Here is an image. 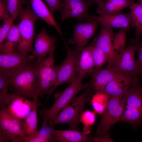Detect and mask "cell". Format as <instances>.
Here are the masks:
<instances>
[{"label": "cell", "mask_w": 142, "mask_h": 142, "mask_svg": "<svg viewBox=\"0 0 142 142\" xmlns=\"http://www.w3.org/2000/svg\"><path fill=\"white\" fill-rule=\"evenodd\" d=\"M139 77L135 76L131 85L124 96L126 98L123 113L118 121L142 126V89Z\"/></svg>", "instance_id": "4"}, {"label": "cell", "mask_w": 142, "mask_h": 142, "mask_svg": "<svg viewBox=\"0 0 142 142\" xmlns=\"http://www.w3.org/2000/svg\"><path fill=\"white\" fill-rule=\"evenodd\" d=\"M44 0L47 4L49 9L53 15L57 11L61 10L63 4L62 0Z\"/></svg>", "instance_id": "36"}, {"label": "cell", "mask_w": 142, "mask_h": 142, "mask_svg": "<svg viewBox=\"0 0 142 142\" xmlns=\"http://www.w3.org/2000/svg\"><path fill=\"white\" fill-rule=\"evenodd\" d=\"M138 57L136 63L138 76L142 78V41L136 44Z\"/></svg>", "instance_id": "35"}, {"label": "cell", "mask_w": 142, "mask_h": 142, "mask_svg": "<svg viewBox=\"0 0 142 142\" xmlns=\"http://www.w3.org/2000/svg\"><path fill=\"white\" fill-rule=\"evenodd\" d=\"M55 49L52 50L48 56L39 61L36 62V74L37 80L38 97L44 98L55 84L56 74L54 65V55Z\"/></svg>", "instance_id": "6"}, {"label": "cell", "mask_w": 142, "mask_h": 142, "mask_svg": "<svg viewBox=\"0 0 142 142\" xmlns=\"http://www.w3.org/2000/svg\"><path fill=\"white\" fill-rule=\"evenodd\" d=\"M19 38L18 24L14 23L6 39L0 44V54L17 52Z\"/></svg>", "instance_id": "24"}, {"label": "cell", "mask_w": 142, "mask_h": 142, "mask_svg": "<svg viewBox=\"0 0 142 142\" xmlns=\"http://www.w3.org/2000/svg\"><path fill=\"white\" fill-rule=\"evenodd\" d=\"M138 1V2L140 0H137Z\"/></svg>", "instance_id": "43"}, {"label": "cell", "mask_w": 142, "mask_h": 142, "mask_svg": "<svg viewBox=\"0 0 142 142\" xmlns=\"http://www.w3.org/2000/svg\"><path fill=\"white\" fill-rule=\"evenodd\" d=\"M86 0L93 1H94L96 2L97 4L101 3L104 1L103 0Z\"/></svg>", "instance_id": "40"}, {"label": "cell", "mask_w": 142, "mask_h": 142, "mask_svg": "<svg viewBox=\"0 0 142 142\" xmlns=\"http://www.w3.org/2000/svg\"><path fill=\"white\" fill-rule=\"evenodd\" d=\"M33 100H28L18 94L7 107L11 114L17 118L23 120L32 110Z\"/></svg>", "instance_id": "21"}, {"label": "cell", "mask_w": 142, "mask_h": 142, "mask_svg": "<svg viewBox=\"0 0 142 142\" xmlns=\"http://www.w3.org/2000/svg\"><path fill=\"white\" fill-rule=\"evenodd\" d=\"M92 45L85 47L77 56L76 62L78 78L83 79L95 66L92 56Z\"/></svg>", "instance_id": "22"}, {"label": "cell", "mask_w": 142, "mask_h": 142, "mask_svg": "<svg viewBox=\"0 0 142 142\" xmlns=\"http://www.w3.org/2000/svg\"><path fill=\"white\" fill-rule=\"evenodd\" d=\"M18 24L19 38L17 52L28 55L34 50L33 44L34 36L36 21L39 19L33 11L30 4L24 9L18 17Z\"/></svg>", "instance_id": "5"}, {"label": "cell", "mask_w": 142, "mask_h": 142, "mask_svg": "<svg viewBox=\"0 0 142 142\" xmlns=\"http://www.w3.org/2000/svg\"><path fill=\"white\" fill-rule=\"evenodd\" d=\"M9 12L5 3L0 0V20L3 21L11 18Z\"/></svg>", "instance_id": "38"}, {"label": "cell", "mask_w": 142, "mask_h": 142, "mask_svg": "<svg viewBox=\"0 0 142 142\" xmlns=\"http://www.w3.org/2000/svg\"><path fill=\"white\" fill-rule=\"evenodd\" d=\"M96 12L100 15L113 14L118 13L123 9L107 1L97 4Z\"/></svg>", "instance_id": "31"}, {"label": "cell", "mask_w": 142, "mask_h": 142, "mask_svg": "<svg viewBox=\"0 0 142 142\" xmlns=\"http://www.w3.org/2000/svg\"><path fill=\"white\" fill-rule=\"evenodd\" d=\"M141 87L142 89V85L141 86Z\"/></svg>", "instance_id": "44"}, {"label": "cell", "mask_w": 142, "mask_h": 142, "mask_svg": "<svg viewBox=\"0 0 142 142\" xmlns=\"http://www.w3.org/2000/svg\"><path fill=\"white\" fill-rule=\"evenodd\" d=\"M83 79L78 78L63 91L55 93L54 95L55 102L48 109H43L39 111L40 116L42 120V128L46 127L47 124L51 123L79 92L89 87L88 83L83 84L82 83Z\"/></svg>", "instance_id": "2"}, {"label": "cell", "mask_w": 142, "mask_h": 142, "mask_svg": "<svg viewBox=\"0 0 142 142\" xmlns=\"http://www.w3.org/2000/svg\"><path fill=\"white\" fill-rule=\"evenodd\" d=\"M23 120L9 113L6 109L0 110V142H12L23 136L22 130Z\"/></svg>", "instance_id": "10"}, {"label": "cell", "mask_w": 142, "mask_h": 142, "mask_svg": "<svg viewBox=\"0 0 142 142\" xmlns=\"http://www.w3.org/2000/svg\"><path fill=\"white\" fill-rule=\"evenodd\" d=\"M138 2L140 3V4L142 6V0H140Z\"/></svg>", "instance_id": "41"}, {"label": "cell", "mask_w": 142, "mask_h": 142, "mask_svg": "<svg viewBox=\"0 0 142 142\" xmlns=\"http://www.w3.org/2000/svg\"><path fill=\"white\" fill-rule=\"evenodd\" d=\"M129 7L136 27L135 38L133 42L136 43L142 33V6L134 2Z\"/></svg>", "instance_id": "26"}, {"label": "cell", "mask_w": 142, "mask_h": 142, "mask_svg": "<svg viewBox=\"0 0 142 142\" xmlns=\"http://www.w3.org/2000/svg\"><path fill=\"white\" fill-rule=\"evenodd\" d=\"M33 108L25 118L23 119L22 130L23 136L29 137L37 134L38 131L37 108L39 100L33 99Z\"/></svg>", "instance_id": "23"}, {"label": "cell", "mask_w": 142, "mask_h": 142, "mask_svg": "<svg viewBox=\"0 0 142 142\" xmlns=\"http://www.w3.org/2000/svg\"><path fill=\"white\" fill-rule=\"evenodd\" d=\"M57 40L56 37L51 36L47 33L46 29H43L36 36L34 51L31 56L37 59V62L41 61L52 50L55 49Z\"/></svg>", "instance_id": "16"}, {"label": "cell", "mask_w": 142, "mask_h": 142, "mask_svg": "<svg viewBox=\"0 0 142 142\" xmlns=\"http://www.w3.org/2000/svg\"><path fill=\"white\" fill-rule=\"evenodd\" d=\"M92 45V56L95 66L97 68H101L106 62H108V56L101 48L95 45Z\"/></svg>", "instance_id": "32"}, {"label": "cell", "mask_w": 142, "mask_h": 142, "mask_svg": "<svg viewBox=\"0 0 142 142\" xmlns=\"http://www.w3.org/2000/svg\"><path fill=\"white\" fill-rule=\"evenodd\" d=\"M99 22L94 20L84 23H79L74 26L73 37L69 40L70 44L76 45L74 49L81 52L85 47L90 38L95 34Z\"/></svg>", "instance_id": "12"}, {"label": "cell", "mask_w": 142, "mask_h": 142, "mask_svg": "<svg viewBox=\"0 0 142 142\" xmlns=\"http://www.w3.org/2000/svg\"><path fill=\"white\" fill-rule=\"evenodd\" d=\"M125 72H118L106 87L104 93L109 97H122L130 87L135 77Z\"/></svg>", "instance_id": "15"}, {"label": "cell", "mask_w": 142, "mask_h": 142, "mask_svg": "<svg viewBox=\"0 0 142 142\" xmlns=\"http://www.w3.org/2000/svg\"><path fill=\"white\" fill-rule=\"evenodd\" d=\"M36 61L9 74L4 75L16 92L26 98H32L39 100L38 89L36 74Z\"/></svg>", "instance_id": "1"}, {"label": "cell", "mask_w": 142, "mask_h": 142, "mask_svg": "<svg viewBox=\"0 0 142 142\" xmlns=\"http://www.w3.org/2000/svg\"><path fill=\"white\" fill-rule=\"evenodd\" d=\"M100 24V32L94 39L93 45L99 47L106 54L108 58L107 67H110L113 60L118 52L115 51L112 42L114 34L112 29Z\"/></svg>", "instance_id": "18"}, {"label": "cell", "mask_w": 142, "mask_h": 142, "mask_svg": "<svg viewBox=\"0 0 142 142\" xmlns=\"http://www.w3.org/2000/svg\"><path fill=\"white\" fill-rule=\"evenodd\" d=\"M126 30L120 29L119 31L114 35L113 45L116 52H118L121 49L126 47Z\"/></svg>", "instance_id": "33"}, {"label": "cell", "mask_w": 142, "mask_h": 142, "mask_svg": "<svg viewBox=\"0 0 142 142\" xmlns=\"http://www.w3.org/2000/svg\"><path fill=\"white\" fill-rule=\"evenodd\" d=\"M51 142L50 131L47 132L38 131L36 134L29 137L21 136L14 140L13 142Z\"/></svg>", "instance_id": "29"}, {"label": "cell", "mask_w": 142, "mask_h": 142, "mask_svg": "<svg viewBox=\"0 0 142 142\" xmlns=\"http://www.w3.org/2000/svg\"><path fill=\"white\" fill-rule=\"evenodd\" d=\"M122 9L129 7L134 2L133 0H107Z\"/></svg>", "instance_id": "37"}, {"label": "cell", "mask_w": 142, "mask_h": 142, "mask_svg": "<svg viewBox=\"0 0 142 142\" xmlns=\"http://www.w3.org/2000/svg\"><path fill=\"white\" fill-rule=\"evenodd\" d=\"M95 2L86 0H64L60 11L62 21L69 18L77 19L80 23L90 22L94 20L88 13L89 8Z\"/></svg>", "instance_id": "9"}, {"label": "cell", "mask_w": 142, "mask_h": 142, "mask_svg": "<svg viewBox=\"0 0 142 142\" xmlns=\"http://www.w3.org/2000/svg\"><path fill=\"white\" fill-rule=\"evenodd\" d=\"M137 49L136 44H133L120 50L110 67L118 72H126L134 76H138L135 59Z\"/></svg>", "instance_id": "11"}, {"label": "cell", "mask_w": 142, "mask_h": 142, "mask_svg": "<svg viewBox=\"0 0 142 142\" xmlns=\"http://www.w3.org/2000/svg\"><path fill=\"white\" fill-rule=\"evenodd\" d=\"M96 112L94 111L86 110L83 111L80 119V122L84 125L83 132L88 135L91 131V126L95 123L96 120Z\"/></svg>", "instance_id": "30"}, {"label": "cell", "mask_w": 142, "mask_h": 142, "mask_svg": "<svg viewBox=\"0 0 142 142\" xmlns=\"http://www.w3.org/2000/svg\"><path fill=\"white\" fill-rule=\"evenodd\" d=\"M28 55L17 52L0 54V74H9L36 60L30 55Z\"/></svg>", "instance_id": "13"}, {"label": "cell", "mask_w": 142, "mask_h": 142, "mask_svg": "<svg viewBox=\"0 0 142 142\" xmlns=\"http://www.w3.org/2000/svg\"><path fill=\"white\" fill-rule=\"evenodd\" d=\"M2 0L7 8L11 18L14 21L18 18L24 9V5L29 4L27 0Z\"/></svg>", "instance_id": "27"}, {"label": "cell", "mask_w": 142, "mask_h": 142, "mask_svg": "<svg viewBox=\"0 0 142 142\" xmlns=\"http://www.w3.org/2000/svg\"><path fill=\"white\" fill-rule=\"evenodd\" d=\"M141 37L142 38V34H141V37H140V38Z\"/></svg>", "instance_id": "42"}, {"label": "cell", "mask_w": 142, "mask_h": 142, "mask_svg": "<svg viewBox=\"0 0 142 142\" xmlns=\"http://www.w3.org/2000/svg\"><path fill=\"white\" fill-rule=\"evenodd\" d=\"M14 21L11 18L3 21L0 28V44H1L6 39L12 25Z\"/></svg>", "instance_id": "34"}, {"label": "cell", "mask_w": 142, "mask_h": 142, "mask_svg": "<svg viewBox=\"0 0 142 142\" xmlns=\"http://www.w3.org/2000/svg\"><path fill=\"white\" fill-rule=\"evenodd\" d=\"M92 92L89 86L85 89L80 95L75 97L49 123V126L67 124L71 129L79 131V125L80 117Z\"/></svg>", "instance_id": "3"}, {"label": "cell", "mask_w": 142, "mask_h": 142, "mask_svg": "<svg viewBox=\"0 0 142 142\" xmlns=\"http://www.w3.org/2000/svg\"><path fill=\"white\" fill-rule=\"evenodd\" d=\"M118 72L111 67L93 69L86 75L90 79L89 83L94 94L104 93L106 86L114 78Z\"/></svg>", "instance_id": "14"}, {"label": "cell", "mask_w": 142, "mask_h": 142, "mask_svg": "<svg viewBox=\"0 0 142 142\" xmlns=\"http://www.w3.org/2000/svg\"><path fill=\"white\" fill-rule=\"evenodd\" d=\"M49 126L51 142H86L91 141L88 135L84 132L72 129L57 130Z\"/></svg>", "instance_id": "19"}, {"label": "cell", "mask_w": 142, "mask_h": 142, "mask_svg": "<svg viewBox=\"0 0 142 142\" xmlns=\"http://www.w3.org/2000/svg\"><path fill=\"white\" fill-rule=\"evenodd\" d=\"M93 141L94 142L113 141L107 134V133L103 134H97L93 139Z\"/></svg>", "instance_id": "39"}, {"label": "cell", "mask_w": 142, "mask_h": 142, "mask_svg": "<svg viewBox=\"0 0 142 142\" xmlns=\"http://www.w3.org/2000/svg\"><path fill=\"white\" fill-rule=\"evenodd\" d=\"M110 97L104 93H98L95 94L92 98L91 104L94 111L101 115L103 113Z\"/></svg>", "instance_id": "28"}, {"label": "cell", "mask_w": 142, "mask_h": 142, "mask_svg": "<svg viewBox=\"0 0 142 142\" xmlns=\"http://www.w3.org/2000/svg\"><path fill=\"white\" fill-rule=\"evenodd\" d=\"M10 85L8 79L3 74H0V109H6V106L10 104L18 94L16 92L11 94L8 93V89Z\"/></svg>", "instance_id": "25"}, {"label": "cell", "mask_w": 142, "mask_h": 142, "mask_svg": "<svg viewBox=\"0 0 142 142\" xmlns=\"http://www.w3.org/2000/svg\"><path fill=\"white\" fill-rule=\"evenodd\" d=\"M31 8L34 13L39 18L44 21L47 24L53 26L61 37L64 42L63 33L53 15L42 0H31Z\"/></svg>", "instance_id": "20"}, {"label": "cell", "mask_w": 142, "mask_h": 142, "mask_svg": "<svg viewBox=\"0 0 142 142\" xmlns=\"http://www.w3.org/2000/svg\"><path fill=\"white\" fill-rule=\"evenodd\" d=\"M92 18L100 24L110 28H117L128 30L131 27H135L130 12L126 13L92 16Z\"/></svg>", "instance_id": "17"}, {"label": "cell", "mask_w": 142, "mask_h": 142, "mask_svg": "<svg viewBox=\"0 0 142 142\" xmlns=\"http://www.w3.org/2000/svg\"><path fill=\"white\" fill-rule=\"evenodd\" d=\"M68 52L63 62L60 65L55 66L56 80L55 85L48 91L45 106L48 99L55 89L59 85L64 83L71 84L76 81L79 76L76 65L77 57L80 52L74 49H71L68 45L66 46Z\"/></svg>", "instance_id": "7"}, {"label": "cell", "mask_w": 142, "mask_h": 142, "mask_svg": "<svg viewBox=\"0 0 142 142\" xmlns=\"http://www.w3.org/2000/svg\"><path fill=\"white\" fill-rule=\"evenodd\" d=\"M126 98L110 97L106 107L101 115L97 134L107 133L111 126L118 121L123 113Z\"/></svg>", "instance_id": "8"}]
</instances>
